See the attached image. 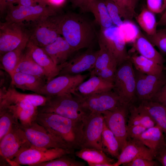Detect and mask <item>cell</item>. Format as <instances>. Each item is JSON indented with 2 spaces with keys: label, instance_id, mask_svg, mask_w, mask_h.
<instances>
[{
  "label": "cell",
  "instance_id": "obj_1",
  "mask_svg": "<svg viewBox=\"0 0 166 166\" xmlns=\"http://www.w3.org/2000/svg\"><path fill=\"white\" fill-rule=\"evenodd\" d=\"M44 97L38 94H26L10 87L0 89V109L11 112L22 125H26L36 121L38 107L44 101Z\"/></svg>",
  "mask_w": 166,
  "mask_h": 166
},
{
  "label": "cell",
  "instance_id": "obj_2",
  "mask_svg": "<svg viewBox=\"0 0 166 166\" xmlns=\"http://www.w3.org/2000/svg\"><path fill=\"white\" fill-rule=\"evenodd\" d=\"M61 35L76 51L84 48L90 49L98 35L93 23L77 14L62 15L61 22Z\"/></svg>",
  "mask_w": 166,
  "mask_h": 166
},
{
  "label": "cell",
  "instance_id": "obj_3",
  "mask_svg": "<svg viewBox=\"0 0 166 166\" xmlns=\"http://www.w3.org/2000/svg\"><path fill=\"white\" fill-rule=\"evenodd\" d=\"M36 121L52 134L63 140L72 149L81 148L83 121L51 113H38Z\"/></svg>",
  "mask_w": 166,
  "mask_h": 166
},
{
  "label": "cell",
  "instance_id": "obj_4",
  "mask_svg": "<svg viewBox=\"0 0 166 166\" xmlns=\"http://www.w3.org/2000/svg\"><path fill=\"white\" fill-rule=\"evenodd\" d=\"M45 104L38 107V113H51L76 120L83 121L90 113L81 99L70 93L48 96Z\"/></svg>",
  "mask_w": 166,
  "mask_h": 166
},
{
  "label": "cell",
  "instance_id": "obj_5",
  "mask_svg": "<svg viewBox=\"0 0 166 166\" xmlns=\"http://www.w3.org/2000/svg\"><path fill=\"white\" fill-rule=\"evenodd\" d=\"M113 84V90L128 105L136 96L135 69L130 58L118 66Z\"/></svg>",
  "mask_w": 166,
  "mask_h": 166
},
{
  "label": "cell",
  "instance_id": "obj_6",
  "mask_svg": "<svg viewBox=\"0 0 166 166\" xmlns=\"http://www.w3.org/2000/svg\"><path fill=\"white\" fill-rule=\"evenodd\" d=\"M31 148L20 123L15 124L0 141V158L8 163L22 152Z\"/></svg>",
  "mask_w": 166,
  "mask_h": 166
},
{
  "label": "cell",
  "instance_id": "obj_7",
  "mask_svg": "<svg viewBox=\"0 0 166 166\" xmlns=\"http://www.w3.org/2000/svg\"><path fill=\"white\" fill-rule=\"evenodd\" d=\"M20 124L32 148L43 149L60 148L73 150L63 140L52 134L36 121L26 125Z\"/></svg>",
  "mask_w": 166,
  "mask_h": 166
},
{
  "label": "cell",
  "instance_id": "obj_8",
  "mask_svg": "<svg viewBox=\"0 0 166 166\" xmlns=\"http://www.w3.org/2000/svg\"><path fill=\"white\" fill-rule=\"evenodd\" d=\"M53 7L45 4L25 6H13L9 8L6 22L23 25V22H33L36 23L48 17L56 14Z\"/></svg>",
  "mask_w": 166,
  "mask_h": 166
},
{
  "label": "cell",
  "instance_id": "obj_9",
  "mask_svg": "<svg viewBox=\"0 0 166 166\" xmlns=\"http://www.w3.org/2000/svg\"><path fill=\"white\" fill-rule=\"evenodd\" d=\"M62 15L56 14L37 23L29 40L42 48L54 42L61 35L60 22Z\"/></svg>",
  "mask_w": 166,
  "mask_h": 166
},
{
  "label": "cell",
  "instance_id": "obj_10",
  "mask_svg": "<svg viewBox=\"0 0 166 166\" xmlns=\"http://www.w3.org/2000/svg\"><path fill=\"white\" fill-rule=\"evenodd\" d=\"M73 150L60 148L43 149L31 148L24 150L10 161L11 165H24L34 166L63 155L71 154Z\"/></svg>",
  "mask_w": 166,
  "mask_h": 166
},
{
  "label": "cell",
  "instance_id": "obj_11",
  "mask_svg": "<svg viewBox=\"0 0 166 166\" xmlns=\"http://www.w3.org/2000/svg\"><path fill=\"white\" fill-rule=\"evenodd\" d=\"M104 122L103 114L99 113L91 112L85 119L81 148H93L103 151L102 138Z\"/></svg>",
  "mask_w": 166,
  "mask_h": 166
},
{
  "label": "cell",
  "instance_id": "obj_12",
  "mask_svg": "<svg viewBox=\"0 0 166 166\" xmlns=\"http://www.w3.org/2000/svg\"><path fill=\"white\" fill-rule=\"evenodd\" d=\"M128 105L123 104L102 113L105 122L117 139L121 151L127 144L128 137L126 116Z\"/></svg>",
  "mask_w": 166,
  "mask_h": 166
},
{
  "label": "cell",
  "instance_id": "obj_13",
  "mask_svg": "<svg viewBox=\"0 0 166 166\" xmlns=\"http://www.w3.org/2000/svg\"><path fill=\"white\" fill-rule=\"evenodd\" d=\"M98 40L103 42L112 53L117 61L118 66L130 58L127 50L126 42L119 27L113 25L100 30Z\"/></svg>",
  "mask_w": 166,
  "mask_h": 166
},
{
  "label": "cell",
  "instance_id": "obj_14",
  "mask_svg": "<svg viewBox=\"0 0 166 166\" xmlns=\"http://www.w3.org/2000/svg\"><path fill=\"white\" fill-rule=\"evenodd\" d=\"M135 69L136 96L142 101L151 100L166 83V75L162 73L148 75Z\"/></svg>",
  "mask_w": 166,
  "mask_h": 166
},
{
  "label": "cell",
  "instance_id": "obj_15",
  "mask_svg": "<svg viewBox=\"0 0 166 166\" xmlns=\"http://www.w3.org/2000/svg\"><path fill=\"white\" fill-rule=\"evenodd\" d=\"M22 24L6 22L0 26V52L2 55L29 40Z\"/></svg>",
  "mask_w": 166,
  "mask_h": 166
},
{
  "label": "cell",
  "instance_id": "obj_16",
  "mask_svg": "<svg viewBox=\"0 0 166 166\" xmlns=\"http://www.w3.org/2000/svg\"><path fill=\"white\" fill-rule=\"evenodd\" d=\"M87 76L81 74L58 75L46 83L40 94L48 96L72 93Z\"/></svg>",
  "mask_w": 166,
  "mask_h": 166
},
{
  "label": "cell",
  "instance_id": "obj_17",
  "mask_svg": "<svg viewBox=\"0 0 166 166\" xmlns=\"http://www.w3.org/2000/svg\"><path fill=\"white\" fill-rule=\"evenodd\" d=\"M80 98L83 106L90 112L102 114L125 104L113 90Z\"/></svg>",
  "mask_w": 166,
  "mask_h": 166
},
{
  "label": "cell",
  "instance_id": "obj_18",
  "mask_svg": "<svg viewBox=\"0 0 166 166\" xmlns=\"http://www.w3.org/2000/svg\"><path fill=\"white\" fill-rule=\"evenodd\" d=\"M25 53L44 69L47 82L58 76L63 67L56 65L43 48L37 45L30 40Z\"/></svg>",
  "mask_w": 166,
  "mask_h": 166
},
{
  "label": "cell",
  "instance_id": "obj_19",
  "mask_svg": "<svg viewBox=\"0 0 166 166\" xmlns=\"http://www.w3.org/2000/svg\"><path fill=\"white\" fill-rule=\"evenodd\" d=\"M97 54V51H95L89 49L68 61L58 75L79 74L87 71L90 72L94 67Z\"/></svg>",
  "mask_w": 166,
  "mask_h": 166
},
{
  "label": "cell",
  "instance_id": "obj_20",
  "mask_svg": "<svg viewBox=\"0 0 166 166\" xmlns=\"http://www.w3.org/2000/svg\"><path fill=\"white\" fill-rule=\"evenodd\" d=\"M156 157L153 152L138 140L132 139L127 143L121 151L117 160L114 166H119L128 163L138 158L153 160Z\"/></svg>",
  "mask_w": 166,
  "mask_h": 166
},
{
  "label": "cell",
  "instance_id": "obj_21",
  "mask_svg": "<svg viewBox=\"0 0 166 166\" xmlns=\"http://www.w3.org/2000/svg\"><path fill=\"white\" fill-rule=\"evenodd\" d=\"M113 84L96 75H91L89 78L79 85L72 93L81 98L102 92L112 90Z\"/></svg>",
  "mask_w": 166,
  "mask_h": 166
},
{
  "label": "cell",
  "instance_id": "obj_22",
  "mask_svg": "<svg viewBox=\"0 0 166 166\" xmlns=\"http://www.w3.org/2000/svg\"><path fill=\"white\" fill-rule=\"evenodd\" d=\"M10 76L11 84L15 87L39 94L47 82L45 78L21 72H15Z\"/></svg>",
  "mask_w": 166,
  "mask_h": 166
},
{
  "label": "cell",
  "instance_id": "obj_23",
  "mask_svg": "<svg viewBox=\"0 0 166 166\" xmlns=\"http://www.w3.org/2000/svg\"><path fill=\"white\" fill-rule=\"evenodd\" d=\"M45 50L57 65L64 66L75 52L65 38L61 36L53 43L44 47Z\"/></svg>",
  "mask_w": 166,
  "mask_h": 166
},
{
  "label": "cell",
  "instance_id": "obj_24",
  "mask_svg": "<svg viewBox=\"0 0 166 166\" xmlns=\"http://www.w3.org/2000/svg\"><path fill=\"white\" fill-rule=\"evenodd\" d=\"M163 132L162 129L156 124L147 129L136 140L147 147L157 157L166 147Z\"/></svg>",
  "mask_w": 166,
  "mask_h": 166
},
{
  "label": "cell",
  "instance_id": "obj_25",
  "mask_svg": "<svg viewBox=\"0 0 166 166\" xmlns=\"http://www.w3.org/2000/svg\"><path fill=\"white\" fill-rule=\"evenodd\" d=\"M133 42L134 49L140 55L160 65H164L165 60L141 31H138Z\"/></svg>",
  "mask_w": 166,
  "mask_h": 166
},
{
  "label": "cell",
  "instance_id": "obj_26",
  "mask_svg": "<svg viewBox=\"0 0 166 166\" xmlns=\"http://www.w3.org/2000/svg\"><path fill=\"white\" fill-rule=\"evenodd\" d=\"M98 41L100 49L97 51L95 66L90 72V76H97L103 70H117L118 66L117 61L112 53L103 42Z\"/></svg>",
  "mask_w": 166,
  "mask_h": 166
},
{
  "label": "cell",
  "instance_id": "obj_27",
  "mask_svg": "<svg viewBox=\"0 0 166 166\" xmlns=\"http://www.w3.org/2000/svg\"><path fill=\"white\" fill-rule=\"evenodd\" d=\"M88 11L93 14L95 22L100 26V30L113 25L104 0H88Z\"/></svg>",
  "mask_w": 166,
  "mask_h": 166
},
{
  "label": "cell",
  "instance_id": "obj_28",
  "mask_svg": "<svg viewBox=\"0 0 166 166\" xmlns=\"http://www.w3.org/2000/svg\"><path fill=\"white\" fill-rule=\"evenodd\" d=\"M79 158L86 161L89 166H95L98 164H113V159L107 156L102 150L93 148H84L75 153Z\"/></svg>",
  "mask_w": 166,
  "mask_h": 166
},
{
  "label": "cell",
  "instance_id": "obj_29",
  "mask_svg": "<svg viewBox=\"0 0 166 166\" xmlns=\"http://www.w3.org/2000/svg\"><path fill=\"white\" fill-rule=\"evenodd\" d=\"M130 58L134 69L144 74H157L163 72L165 69L164 65H160L140 55L134 54L130 56Z\"/></svg>",
  "mask_w": 166,
  "mask_h": 166
},
{
  "label": "cell",
  "instance_id": "obj_30",
  "mask_svg": "<svg viewBox=\"0 0 166 166\" xmlns=\"http://www.w3.org/2000/svg\"><path fill=\"white\" fill-rule=\"evenodd\" d=\"M28 41L23 43L16 48L2 55L1 61L4 69L10 76L14 72L25 52Z\"/></svg>",
  "mask_w": 166,
  "mask_h": 166
},
{
  "label": "cell",
  "instance_id": "obj_31",
  "mask_svg": "<svg viewBox=\"0 0 166 166\" xmlns=\"http://www.w3.org/2000/svg\"><path fill=\"white\" fill-rule=\"evenodd\" d=\"M128 125H140L147 129L156 124L146 109L141 104L138 107H132Z\"/></svg>",
  "mask_w": 166,
  "mask_h": 166
},
{
  "label": "cell",
  "instance_id": "obj_32",
  "mask_svg": "<svg viewBox=\"0 0 166 166\" xmlns=\"http://www.w3.org/2000/svg\"><path fill=\"white\" fill-rule=\"evenodd\" d=\"M141 104L146 109L156 124L166 134V108L160 103L151 100L142 101Z\"/></svg>",
  "mask_w": 166,
  "mask_h": 166
},
{
  "label": "cell",
  "instance_id": "obj_33",
  "mask_svg": "<svg viewBox=\"0 0 166 166\" xmlns=\"http://www.w3.org/2000/svg\"><path fill=\"white\" fill-rule=\"evenodd\" d=\"M155 14L147 8H144L135 17L139 25L147 35L154 34L157 30V22Z\"/></svg>",
  "mask_w": 166,
  "mask_h": 166
},
{
  "label": "cell",
  "instance_id": "obj_34",
  "mask_svg": "<svg viewBox=\"0 0 166 166\" xmlns=\"http://www.w3.org/2000/svg\"><path fill=\"white\" fill-rule=\"evenodd\" d=\"M16 72L41 77L45 78L46 80L44 69L30 58L25 53V51L14 72Z\"/></svg>",
  "mask_w": 166,
  "mask_h": 166
},
{
  "label": "cell",
  "instance_id": "obj_35",
  "mask_svg": "<svg viewBox=\"0 0 166 166\" xmlns=\"http://www.w3.org/2000/svg\"><path fill=\"white\" fill-rule=\"evenodd\" d=\"M102 143L103 151L117 158L120 151L118 142L105 121L102 134Z\"/></svg>",
  "mask_w": 166,
  "mask_h": 166
},
{
  "label": "cell",
  "instance_id": "obj_36",
  "mask_svg": "<svg viewBox=\"0 0 166 166\" xmlns=\"http://www.w3.org/2000/svg\"><path fill=\"white\" fill-rule=\"evenodd\" d=\"M19 123L18 119L11 112L6 109H0V141L14 124Z\"/></svg>",
  "mask_w": 166,
  "mask_h": 166
},
{
  "label": "cell",
  "instance_id": "obj_37",
  "mask_svg": "<svg viewBox=\"0 0 166 166\" xmlns=\"http://www.w3.org/2000/svg\"><path fill=\"white\" fill-rule=\"evenodd\" d=\"M113 24L118 27L123 25L124 22L122 18L128 21L127 18L122 9L113 0H104Z\"/></svg>",
  "mask_w": 166,
  "mask_h": 166
},
{
  "label": "cell",
  "instance_id": "obj_38",
  "mask_svg": "<svg viewBox=\"0 0 166 166\" xmlns=\"http://www.w3.org/2000/svg\"><path fill=\"white\" fill-rule=\"evenodd\" d=\"M70 154L46 162L35 165L34 166H84V163L77 161L69 156Z\"/></svg>",
  "mask_w": 166,
  "mask_h": 166
},
{
  "label": "cell",
  "instance_id": "obj_39",
  "mask_svg": "<svg viewBox=\"0 0 166 166\" xmlns=\"http://www.w3.org/2000/svg\"><path fill=\"white\" fill-rule=\"evenodd\" d=\"M146 36L154 46L158 49L161 53L166 54V27L157 30L155 34Z\"/></svg>",
  "mask_w": 166,
  "mask_h": 166
},
{
  "label": "cell",
  "instance_id": "obj_40",
  "mask_svg": "<svg viewBox=\"0 0 166 166\" xmlns=\"http://www.w3.org/2000/svg\"><path fill=\"white\" fill-rule=\"evenodd\" d=\"M122 9L126 15L128 21L136 17L135 11L136 3L133 0H113Z\"/></svg>",
  "mask_w": 166,
  "mask_h": 166
},
{
  "label": "cell",
  "instance_id": "obj_41",
  "mask_svg": "<svg viewBox=\"0 0 166 166\" xmlns=\"http://www.w3.org/2000/svg\"><path fill=\"white\" fill-rule=\"evenodd\" d=\"M147 8L154 14L162 12L166 9L165 0H146Z\"/></svg>",
  "mask_w": 166,
  "mask_h": 166
},
{
  "label": "cell",
  "instance_id": "obj_42",
  "mask_svg": "<svg viewBox=\"0 0 166 166\" xmlns=\"http://www.w3.org/2000/svg\"><path fill=\"white\" fill-rule=\"evenodd\" d=\"M147 129L145 127L140 125H128V137L136 139Z\"/></svg>",
  "mask_w": 166,
  "mask_h": 166
},
{
  "label": "cell",
  "instance_id": "obj_43",
  "mask_svg": "<svg viewBox=\"0 0 166 166\" xmlns=\"http://www.w3.org/2000/svg\"><path fill=\"white\" fill-rule=\"evenodd\" d=\"M123 165L125 166H154L157 165V164L153 160L138 158Z\"/></svg>",
  "mask_w": 166,
  "mask_h": 166
},
{
  "label": "cell",
  "instance_id": "obj_44",
  "mask_svg": "<svg viewBox=\"0 0 166 166\" xmlns=\"http://www.w3.org/2000/svg\"><path fill=\"white\" fill-rule=\"evenodd\" d=\"M150 100L158 102L166 108V83Z\"/></svg>",
  "mask_w": 166,
  "mask_h": 166
},
{
  "label": "cell",
  "instance_id": "obj_45",
  "mask_svg": "<svg viewBox=\"0 0 166 166\" xmlns=\"http://www.w3.org/2000/svg\"><path fill=\"white\" fill-rule=\"evenodd\" d=\"M73 6L78 7L83 12L88 11V0H70Z\"/></svg>",
  "mask_w": 166,
  "mask_h": 166
},
{
  "label": "cell",
  "instance_id": "obj_46",
  "mask_svg": "<svg viewBox=\"0 0 166 166\" xmlns=\"http://www.w3.org/2000/svg\"><path fill=\"white\" fill-rule=\"evenodd\" d=\"M17 3V0H0V10L1 13L3 12L6 9L9 8Z\"/></svg>",
  "mask_w": 166,
  "mask_h": 166
},
{
  "label": "cell",
  "instance_id": "obj_47",
  "mask_svg": "<svg viewBox=\"0 0 166 166\" xmlns=\"http://www.w3.org/2000/svg\"><path fill=\"white\" fill-rule=\"evenodd\" d=\"M157 156L159 161L162 165L166 166V147Z\"/></svg>",
  "mask_w": 166,
  "mask_h": 166
},
{
  "label": "cell",
  "instance_id": "obj_48",
  "mask_svg": "<svg viewBox=\"0 0 166 166\" xmlns=\"http://www.w3.org/2000/svg\"><path fill=\"white\" fill-rule=\"evenodd\" d=\"M37 1L35 0H17V3L23 6H30L37 5Z\"/></svg>",
  "mask_w": 166,
  "mask_h": 166
},
{
  "label": "cell",
  "instance_id": "obj_49",
  "mask_svg": "<svg viewBox=\"0 0 166 166\" xmlns=\"http://www.w3.org/2000/svg\"><path fill=\"white\" fill-rule=\"evenodd\" d=\"M53 7H58L62 5L66 0H45Z\"/></svg>",
  "mask_w": 166,
  "mask_h": 166
},
{
  "label": "cell",
  "instance_id": "obj_50",
  "mask_svg": "<svg viewBox=\"0 0 166 166\" xmlns=\"http://www.w3.org/2000/svg\"><path fill=\"white\" fill-rule=\"evenodd\" d=\"M157 26L166 27V11L162 14L157 22Z\"/></svg>",
  "mask_w": 166,
  "mask_h": 166
},
{
  "label": "cell",
  "instance_id": "obj_51",
  "mask_svg": "<svg viewBox=\"0 0 166 166\" xmlns=\"http://www.w3.org/2000/svg\"><path fill=\"white\" fill-rule=\"evenodd\" d=\"M133 0L134 1V2H135L136 3V2L138 0Z\"/></svg>",
  "mask_w": 166,
  "mask_h": 166
},
{
  "label": "cell",
  "instance_id": "obj_52",
  "mask_svg": "<svg viewBox=\"0 0 166 166\" xmlns=\"http://www.w3.org/2000/svg\"><path fill=\"white\" fill-rule=\"evenodd\" d=\"M165 4H166V0H165Z\"/></svg>",
  "mask_w": 166,
  "mask_h": 166
}]
</instances>
